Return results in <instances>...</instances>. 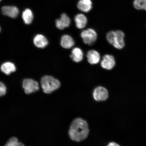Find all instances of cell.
<instances>
[{"mask_svg":"<svg viewBox=\"0 0 146 146\" xmlns=\"http://www.w3.org/2000/svg\"><path fill=\"white\" fill-rule=\"evenodd\" d=\"M74 42L72 36L68 35H64L62 36L61 45L63 48L69 49L74 45Z\"/></svg>","mask_w":146,"mask_h":146,"instance_id":"15","label":"cell"},{"mask_svg":"<svg viewBox=\"0 0 146 146\" xmlns=\"http://www.w3.org/2000/svg\"><path fill=\"white\" fill-rule=\"evenodd\" d=\"M34 43L36 47L39 48H43L48 44V40L42 35L38 34L35 37Z\"/></svg>","mask_w":146,"mask_h":146,"instance_id":"11","label":"cell"},{"mask_svg":"<svg viewBox=\"0 0 146 146\" xmlns=\"http://www.w3.org/2000/svg\"><path fill=\"white\" fill-rule=\"evenodd\" d=\"M74 21L76 27L79 29L84 28L87 23V19L86 16L82 14L77 15L75 17Z\"/></svg>","mask_w":146,"mask_h":146,"instance_id":"14","label":"cell"},{"mask_svg":"<svg viewBox=\"0 0 146 146\" xmlns=\"http://www.w3.org/2000/svg\"><path fill=\"white\" fill-rule=\"evenodd\" d=\"M41 85L44 92L50 94L57 90L60 86L59 81L52 76H46L41 79Z\"/></svg>","mask_w":146,"mask_h":146,"instance_id":"3","label":"cell"},{"mask_svg":"<svg viewBox=\"0 0 146 146\" xmlns=\"http://www.w3.org/2000/svg\"><path fill=\"white\" fill-rule=\"evenodd\" d=\"M107 146H120L119 145L114 142H111L109 143Z\"/></svg>","mask_w":146,"mask_h":146,"instance_id":"21","label":"cell"},{"mask_svg":"<svg viewBox=\"0 0 146 146\" xmlns=\"http://www.w3.org/2000/svg\"><path fill=\"white\" fill-rule=\"evenodd\" d=\"M125 34L121 31H111L107 34L106 39L115 48L121 50L125 46Z\"/></svg>","mask_w":146,"mask_h":146,"instance_id":"2","label":"cell"},{"mask_svg":"<svg viewBox=\"0 0 146 146\" xmlns=\"http://www.w3.org/2000/svg\"><path fill=\"white\" fill-rule=\"evenodd\" d=\"M77 7L82 11L88 12L92 9V1L91 0H80L78 3Z\"/></svg>","mask_w":146,"mask_h":146,"instance_id":"13","label":"cell"},{"mask_svg":"<svg viewBox=\"0 0 146 146\" xmlns=\"http://www.w3.org/2000/svg\"><path fill=\"white\" fill-rule=\"evenodd\" d=\"M115 65V60L114 56L111 54L105 55L100 62L102 68L107 70H111L113 68Z\"/></svg>","mask_w":146,"mask_h":146,"instance_id":"7","label":"cell"},{"mask_svg":"<svg viewBox=\"0 0 146 146\" xmlns=\"http://www.w3.org/2000/svg\"><path fill=\"white\" fill-rule=\"evenodd\" d=\"M81 36L84 42L88 45L94 44L98 38V35L96 31L91 28L83 31Z\"/></svg>","mask_w":146,"mask_h":146,"instance_id":"4","label":"cell"},{"mask_svg":"<svg viewBox=\"0 0 146 146\" xmlns=\"http://www.w3.org/2000/svg\"><path fill=\"white\" fill-rule=\"evenodd\" d=\"M22 17L24 21L26 24H30L32 22L33 18L32 11L30 9H26L23 13Z\"/></svg>","mask_w":146,"mask_h":146,"instance_id":"17","label":"cell"},{"mask_svg":"<svg viewBox=\"0 0 146 146\" xmlns=\"http://www.w3.org/2000/svg\"><path fill=\"white\" fill-rule=\"evenodd\" d=\"M93 97L97 102L105 101L109 96L108 91L105 87L98 86L94 89L93 92Z\"/></svg>","mask_w":146,"mask_h":146,"instance_id":"6","label":"cell"},{"mask_svg":"<svg viewBox=\"0 0 146 146\" xmlns=\"http://www.w3.org/2000/svg\"><path fill=\"white\" fill-rule=\"evenodd\" d=\"M23 87L27 94H30L36 92L39 89L38 82L30 78H26L23 80Z\"/></svg>","mask_w":146,"mask_h":146,"instance_id":"5","label":"cell"},{"mask_svg":"<svg viewBox=\"0 0 146 146\" xmlns=\"http://www.w3.org/2000/svg\"><path fill=\"white\" fill-rule=\"evenodd\" d=\"M1 70L4 74L9 75L12 72H15L16 67L13 63L6 62L1 65Z\"/></svg>","mask_w":146,"mask_h":146,"instance_id":"16","label":"cell"},{"mask_svg":"<svg viewBox=\"0 0 146 146\" xmlns=\"http://www.w3.org/2000/svg\"><path fill=\"white\" fill-rule=\"evenodd\" d=\"M133 5L137 10L146 11V0H134Z\"/></svg>","mask_w":146,"mask_h":146,"instance_id":"18","label":"cell"},{"mask_svg":"<svg viewBox=\"0 0 146 146\" xmlns=\"http://www.w3.org/2000/svg\"><path fill=\"white\" fill-rule=\"evenodd\" d=\"M7 88L4 84L1 82L0 83V96H3L6 94Z\"/></svg>","mask_w":146,"mask_h":146,"instance_id":"20","label":"cell"},{"mask_svg":"<svg viewBox=\"0 0 146 146\" xmlns=\"http://www.w3.org/2000/svg\"><path fill=\"white\" fill-rule=\"evenodd\" d=\"M87 61L91 65H96L100 62V56L99 52L95 50H91L87 54Z\"/></svg>","mask_w":146,"mask_h":146,"instance_id":"8","label":"cell"},{"mask_svg":"<svg viewBox=\"0 0 146 146\" xmlns=\"http://www.w3.org/2000/svg\"><path fill=\"white\" fill-rule=\"evenodd\" d=\"M70 20L68 16L65 13L61 15L60 19H56V25L60 30H62L65 27H68L70 25Z\"/></svg>","mask_w":146,"mask_h":146,"instance_id":"9","label":"cell"},{"mask_svg":"<svg viewBox=\"0 0 146 146\" xmlns=\"http://www.w3.org/2000/svg\"><path fill=\"white\" fill-rule=\"evenodd\" d=\"M1 12L5 15L12 18H15L17 17L19 11L16 7L4 6L1 8Z\"/></svg>","mask_w":146,"mask_h":146,"instance_id":"10","label":"cell"},{"mask_svg":"<svg viewBox=\"0 0 146 146\" xmlns=\"http://www.w3.org/2000/svg\"><path fill=\"white\" fill-rule=\"evenodd\" d=\"M4 146H25V145L21 142H18L16 137H13L9 139Z\"/></svg>","mask_w":146,"mask_h":146,"instance_id":"19","label":"cell"},{"mask_svg":"<svg viewBox=\"0 0 146 146\" xmlns=\"http://www.w3.org/2000/svg\"><path fill=\"white\" fill-rule=\"evenodd\" d=\"M70 57L75 62H80L83 59L84 53L83 51L78 47L74 48L72 51Z\"/></svg>","mask_w":146,"mask_h":146,"instance_id":"12","label":"cell"},{"mask_svg":"<svg viewBox=\"0 0 146 146\" xmlns=\"http://www.w3.org/2000/svg\"><path fill=\"white\" fill-rule=\"evenodd\" d=\"M88 124L81 118L75 119L71 124L68 134L71 139L76 142H81L85 140L88 135Z\"/></svg>","mask_w":146,"mask_h":146,"instance_id":"1","label":"cell"}]
</instances>
